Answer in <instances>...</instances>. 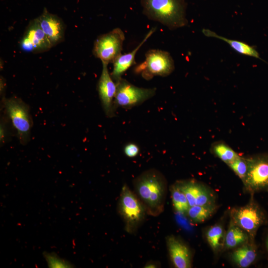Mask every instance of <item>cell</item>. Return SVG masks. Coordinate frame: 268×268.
I'll return each instance as SVG.
<instances>
[{"label":"cell","instance_id":"1","mask_svg":"<svg viewBox=\"0 0 268 268\" xmlns=\"http://www.w3.org/2000/svg\"><path fill=\"white\" fill-rule=\"evenodd\" d=\"M134 192L145 208L146 213L157 216L164 209L167 182L163 174L155 169L144 171L133 181Z\"/></svg>","mask_w":268,"mask_h":268},{"label":"cell","instance_id":"2","mask_svg":"<svg viewBox=\"0 0 268 268\" xmlns=\"http://www.w3.org/2000/svg\"><path fill=\"white\" fill-rule=\"evenodd\" d=\"M143 13L150 19L173 30L188 24L185 0H140Z\"/></svg>","mask_w":268,"mask_h":268},{"label":"cell","instance_id":"3","mask_svg":"<svg viewBox=\"0 0 268 268\" xmlns=\"http://www.w3.org/2000/svg\"><path fill=\"white\" fill-rule=\"evenodd\" d=\"M230 221L239 226L248 234L251 241L255 238L260 227L268 223L266 213L251 195L248 203L230 211Z\"/></svg>","mask_w":268,"mask_h":268},{"label":"cell","instance_id":"4","mask_svg":"<svg viewBox=\"0 0 268 268\" xmlns=\"http://www.w3.org/2000/svg\"><path fill=\"white\" fill-rule=\"evenodd\" d=\"M118 208L124 222L126 231L130 234L135 233L147 213L142 203L127 184L122 187Z\"/></svg>","mask_w":268,"mask_h":268},{"label":"cell","instance_id":"5","mask_svg":"<svg viewBox=\"0 0 268 268\" xmlns=\"http://www.w3.org/2000/svg\"><path fill=\"white\" fill-rule=\"evenodd\" d=\"M248 166L242 181L244 191L250 195L268 191V154L246 157Z\"/></svg>","mask_w":268,"mask_h":268},{"label":"cell","instance_id":"6","mask_svg":"<svg viewBox=\"0 0 268 268\" xmlns=\"http://www.w3.org/2000/svg\"><path fill=\"white\" fill-rule=\"evenodd\" d=\"M174 69V62L169 53L152 49L146 53L144 61L135 67L134 72L149 80L155 76H167Z\"/></svg>","mask_w":268,"mask_h":268},{"label":"cell","instance_id":"7","mask_svg":"<svg viewBox=\"0 0 268 268\" xmlns=\"http://www.w3.org/2000/svg\"><path fill=\"white\" fill-rule=\"evenodd\" d=\"M3 104L6 114L17 131L20 142L26 144L29 140L32 126L29 106L15 97L5 99Z\"/></svg>","mask_w":268,"mask_h":268},{"label":"cell","instance_id":"8","mask_svg":"<svg viewBox=\"0 0 268 268\" xmlns=\"http://www.w3.org/2000/svg\"><path fill=\"white\" fill-rule=\"evenodd\" d=\"M116 83V92L114 102L116 109L118 107L131 109L138 106L156 93L155 88L139 87L123 78Z\"/></svg>","mask_w":268,"mask_h":268},{"label":"cell","instance_id":"9","mask_svg":"<svg viewBox=\"0 0 268 268\" xmlns=\"http://www.w3.org/2000/svg\"><path fill=\"white\" fill-rule=\"evenodd\" d=\"M125 39L124 33L119 28L101 35L94 42L93 54L103 63H113L121 54Z\"/></svg>","mask_w":268,"mask_h":268},{"label":"cell","instance_id":"10","mask_svg":"<svg viewBox=\"0 0 268 268\" xmlns=\"http://www.w3.org/2000/svg\"><path fill=\"white\" fill-rule=\"evenodd\" d=\"M175 183L185 194L190 206L215 204L214 192L205 184L193 179L178 180Z\"/></svg>","mask_w":268,"mask_h":268},{"label":"cell","instance_id":"11","mask_svg":"<svg viewBox=\"0 0 268 268\" xmlns=\"http://www.w3.org/2000/svg\"><path fill=\"white\" fill-rule=\"evenodd\" d=\"M20 47L24 51L36 53L46 51L53 46L35 18L27 26L20 41Z\"/></svg>","mask_w":268,"mask_h":268},{"label":"cell","instance_id":"12","mask_svg":"<svg viewBox=\"0 0 268 268\" xmlns=\"http://www.w3.org/2000/svg\"><path fill=\"white\" fill-rule=\"evenodd\" d=\"M102 64V69L98 82L97 89L105 115L109 118H112L115 116L116 110L114 103L116 83L108 71V64L103 62Z\"/></svg>","mask_w":268,"mask_h":268},{"label":"cell","instance_id":"13","mask_svg":"<svg viewBox=\"0 0 268 268\" xmlns=\"http://www.w3.org/2000/svg\"><path fill=\"white\" fill-rule=\"evenodd\" d=\"M36 19L53 46L63 41L65 38V26L60 17L49 12L45 8L43 12Z\"/></svg>","mask_w":268,"mask_h":268},{"label":"cell","instance_id":"14","mask_svg":"<svg viewBox=\"0 0 268 268\" xmlns=\"http://www.w3.org/2000/svg\"><path fill=\"white\" fill-rule=\"evenodd\" d=\"M166 243L170 260L175 268L192 267L191 251L189 246L182 239L171 235L166 237Z\"/></svg>","mask_w":268,"mask_h":268},{"label":"cell","instance_id":"15","mask_svg":"<svg viewBox=\"0 0 268 268\" xmlns=\"http://www.w3.org/2000/svg\"><path fill=\"white\" fill-rule=\"evenodd\" d=\"M155 28H151L146 34L143 40L131 52L125 54H121L113 63V68L111 76L115 82L122 78L123 74L135 64V57L136 53L143 44L153 34Z\"/></svg>","mask_w":268,"mask_h":268},{"label":"cell","instance_id":"16","mask_svg":"<svg viewBox=\"0 0 268 268\" xmlns=\"http://www.w3.org/2000/svg\"><path fill=\"white\" fill-rule=\"evenodd\" d=\"M257 256V247L255 242L249 241L234 249L231 258L238 267L245 268L254 263Z\"/></svg>","mask_w":268,"mask_h":268},{"label":"cell","instance_id":"17","mask_svg":"<svg viewBox=\"0 0 268 268\" xmlns=\"http://www.w3.org/2000/svg\"><path fill=\"white\" fill-rule=\"evenodd\" d=\"M249 241L251 240L247 233L230 220L228 228L225 232L223 250L234 249Z\"/></svg>","mask_w":268,"mask_h":268},{"label":"cell","instance_id":"18","mask_svg":"<svg viewBox=\"0 0 268 268\" xmlns=\"http://www.w3.org/2000/svg\"><path fill=\"white\" fill-rule=\"evenodd\" d=\"M202 32L206 37L215 38L225 41L234 50L240 54L253 57L261 60L260 54L256 49L254 47L245 42L228 39L222 36L218 35L215 32L208 29L203 28L202 30Z\"/></svg>","mask_w":268,"mask_h":268},{"label":"cell","instance_id":"19","mask_svg":"<svg viewBox=\"0 0 268 268\" xmlns=\"http://www.w3.org/2000/svg\"><path fill=\"white\" fill-rule=\"evenodd\" d=\"M206 240L213 251L217 253L223 250L225 232L223 226L216 224L211 226L205 233Z\"/></svg>","mask_w":268,"mask_h":268},{"label":"cell","instance_id":"20","mask_svg":"<svg viewBox=\"0 0 268 268\" xmlns=\"http://www.w3.org/2000/svg\"><path fill=\"white\" fill-rule=\"evenodd\" d=\"M216 204L205 205H194L189 207L186 214L195 223H202L210 217L216 211Z\"/></svg>","mask_w":268,"mask_h":268},{"label":"cell","instance_id":"21","mask_svg":"<svg viewBox=\"0 0 268 268\" xmlns=\"http://www.w3.org/2000/svg\"><path fill=\"white\" fill-rule=\"evenodd\" d=\"M210 151L227 165L240 156L228 144L222 140L213 142L210 146Z\"/></svg>","mask_w":268,"mask_h":268},{"label":"cell","instance_id":"22","mask_svg":"<svg viewBox=\"0 0 268 268\" xmlns=\"http://www.w3.org/2000/svg\"><path fill=\"white\" fill-rule=\"evenodd\" d=\"M170 191L175 210L180 213H186L190 205L185 194L175 183L170 187Z\"/></svg>","mask_w":268,"mask_h":268},{"label":"cell","instance_id":"23","mask_svg":"<svg viewBox=\"0 0 268 268\" xmlns=\"http://www.w3.org/2000/svg\"><path fill=\"white\" fill-rule=\"evenodd\" d=\"M233 172L241 179L245 178L248 169V163L245 157L239 156L238 158L227 165Z\"/></svg>","mask_w":268,"mask_h":268},{"label":"cell","instance_id":"24","mask_svg":"<svg viewBox=\"0 0 268 268\" xmlns=\"http://www.w3.org/2000/svg\"><path fill=\"white\" fill-rule=\"evenodd\" d=\"M44 257L50 268H71L72 265L54 254L46 253Z\"/></svg>","mask_w":268,"mask_h":268},{"label":"cell","instance_id":"25","mask_svg":"<svg viewBox=\"0 0 268 268\" xmlns=\"http://www.w3.org/2000/svg\"><path fill=\"white\" fill-rule=\"evenodd\" d=\"M124 151L127 156L133 158L138 154L139 148L135 143H129L125 145Z\"/></svg>","mask_w":268,"mask_h":268},{"label":"cell","instance_id":"26","mask_svg":"<svg viewBox=\"0 0 268 268\" xmlns=\"http://www.w3.org/2000/svg\"><path fill=\"white\" fill-rule=\"evenodd\" d=\"M160 265H158V263L154 261H149L147 262L144 266L145 268H157Z\"/></svg>","mask_w":268,"mask_h":268},{"label":"cell","instance_id":"27","mask_svg":"<svg viewBox=\"0 0 268 268\" xmlns=\"http://www.w3.org/2000/svg\"><path fill=\"white\" fill-rule=\"evenodd\" d=\"M265 247L266 250L268 253V233L266 236V237L265 238Z\"/></svg>","mask_w":268,"mask_h":268}]
</instances>
